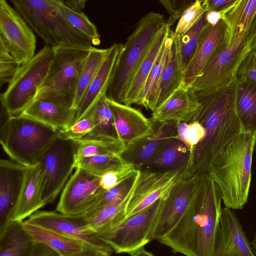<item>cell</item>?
<instances>
[{"label": "cell", "mask_w": 256, "mask_h": 256, "mask_svg": "<svg viewBox=\"0 0 256 256\" xmlns=\"http://www.w3.org/2000/svg\"><path fill=\"white\" fill-rule=\"evenodd\" d=\"M200 176L185 177L178 181L162 198L161 206L150 235L158 240L176 225L191 203Z\"/></svg>", "instance_id": "cell-14"}, {"label": "cell", "mask_w": 256, "mask_h": 256, "mask_svg": "<svg viewBox=\"0 0 256 256\" xmlns=\"http://www.w3.org/2000/svg\"><path fill=\"white\" fill-rule=\"evenodd\" d=\"M256 46V18L246 31L226 26L224 37L190 86L195 92H206L230 84L238 68Z\"/></svg>", "instance_id": "cell-5"}, {"label": "cell", "mask_w": 256, "mask_h": 256, "mask_svg": "<svg viewBox=\"0 0 256 256\" xmlns=\"http://www.w3.org/2000/svg\"><path fill=\"white\" fill-rule=\"evenodd\" d=\"M78 144L58 136L42 157V197L46 204L53 203L76 166Z\"/></svg>", "instance_id": "cell-10"}, {"label": "cell", "mask_w": 256, "mask_h": 256, "mask_svg": "<svg viewBox=\"0 0 256 256\" xmlns=\"http://www.w3.org/2000/svg\"><path fill=\"white\" fill-rule=\"evenodd\" d=\"M131 256H154L151 252L142 248L130 254Z\"/></svg>", "instance_id": "cell-54"}, {"label": "cell", "mask_w": 256, "mask_h": 256, "mask_svg": "<svg viewBox=\"0 0 256 256\" xmlns=\"http://www.w3.org/2000/svg\"><path fill=\"white\" fill-rule=\"evenodd\" d=\"M162 198L144 210L126 218L102 239L116 254H131L143 248L151 241L150 235L158 218Z\"/></svg>", "instance_id": "cell-11"}, {"label": "cell", "mask_w": 256, "mask_h": 256, "mask_svg": "<svg viewBox=\"0 0 256 256\" xmlns=\"http://www.w3.org/2000/svg\"><path fill=\"white\" fill-rule=\"evenodd\" d=\"M108 52V48L92 46L82 68L72 108H78L90 86L100 69Z\"/></svg>", "instance_id": "cell-36"}, {"label": "cell", "mask_w": 256, "mask_h": 256, "mask_svg": "<svg viewBox=\"0 0 256 256\" xmlns=\"http://www.w3.org/2000/svg\"><path fill=\"white\" fill-rule=\"evenodd\" d=\"M194 1L188 0H160L159 2L164 6L168 14L166 24L172 26L180 20L185 10Z\"/></svg>", "instance_id": "cell-46"}, {"label": "cell", "mask_w": 256, "mask_h": 256, "mask_svg": "<svg viewBox=\"0 0 256 256\" xmlns=\"http://www.w3.org/2000/svg\"><path fill=\"white\" fill-rule=\"evenodd\" d=\"M26 168L11 159L0 160V229L9 221L14 212Z\"/></svg>", "instance_id": "cell-21"}, {"label": "cell", "mask_w": 256, "mask_h": 256, "mask_svg": "<svg viewBox=\"0 0 256 256\" xmlns=\"http://www.w3.org/2000/svg\"><path fill=\"white\" fill-rule=\"evenodd\" d=\"M111 254L86 245L84 250L73 256H110Z\"/></svg>", "instance_id": "cell-50"}, {"label": "cell", "mask_w": 256, "mask_h": 256, "mask_svg": "<svg viewBox=\"0 0 256 256\" xmlns=\"http://www.w3.org/2000/svg\"><path fill=\"white\" fill-rule=\"evenodd\" d=\"M100 177L76 168L62 190L56 211L68 214H84L104 190Z\"/></svg>", "instance_id": "cell-16"}, {"label": "cell", "mask_w": 256, "mask_h": 256, "mask_svg": "<svg viewBox=\"0 0 256 256\" xmlns=\"http://www.w3.org/2000/svg\"><path fill=\"white\" fill-rule=\"evenodd\" d=\"M226 25L221 20L213 26L208 24L200 36L195 53L186 68L183 84L190 86L200 74L217 48L222 41Z\"/></svg>", "instance_id": "cell-24"}, {"label": "cell", "mask_w": 256, "mask_h": 256, "mask_svg": "<svg viewBox=\"0 0 256 256\" xmlns=\"http://www.w3.org/2000/svg\"><path fill=\"white\" fill-rule=\"evenodd\" d=\"M76 109L44 100H34L20 116L51 126L58 131L69 128L74 122Z\"/></svg>", "instance_id": "cell-25"}, {"label": "cell", "mask_w": 256, "mask_h": 256, "mask_svg": "<svg viewBox=\"0 0 256 256\" xmlns=\"http://www.w3.org/2000/svg\"><path fill=\"white\" fill-rule=\"evenodd\" d=\"M205 136V129L198 121L194 120L188 124L185 144L190 150V155L192 153L195 147L201 142Z\"/></svg>", "instance_id": "cell-48"}, {"label": "cell", "mask_w": 256, "mask_h": 256, "mask_svg": "<svg viewBox=\"0 0 256 256\" xmlns=\"http://www.w3.org/2000/svg\"><path fill=\"white\" fill-rule=\"evenodd\" d=\"M170 28L166 24L135 74L126 96L124 104H137L146 80L168 34Z\"/></svg>", "instance_id": "cell-31"}, {"label": "cell", "mask_w": 256, "mask_h": 256, "mask_svg": "<svg viewBox=\"0 0 256 256\" xmlns=\"http://www.w3.org/2000/svg\"><path fill=\"white\" fill-rule=\"evenodd\" d=\"M250 245L253 253L256 256V236L254 238L252 242H250Z\"/></svg>", "instance_id": "cell-55"}, {"label": "cell", "mask_w": 256, "mask_h": 256, "mask_svg": "<svg viewBox=\"0 0 256 256\" xmlns=\"http://www.w3.org/2000/svg\"><path fill=\"white\" fill-rule=\"evenodd\" d=\"M23 225L36 242L46 245L61 256H73L84 250L87 245L80 240L25 220Z\"/></svg>", "instance_id": "cell-27"}, {"label": "cell", "mask_w": 256, "mask_h": 256, "mask_svg": "<svg viewBox=\"0 0 256 256\" xmlns=\"http://www.w3.org/2000/svg\"><path fill=\"white\" fill-rule=\"evenodd\" d=\"M36 243L23 221L8 222L0 229V256H32Z\"/></svg>", "instance_id": "cell-26"}, {"label": "cell", "mask_w": 256, "mask_h": 256, "mask_svg": "<svg viewBox=\"0 0 256 256\" xmlns=\"http://www.w3.org/2000/svg\"><path fill=\"white\" fill-rule=\"evenodd\" d=\"M255 149L256 150V143H255Z\"/></svg>", "instance_id": "cell-56"}, {"label": "cell", "mask_w": 256, "mask_h": 256, "mask_svg": "<svg viewBox=\"0 0 256 256\" xmlns=\"http://www.w3.org/2000/svg\"><path fill=\"white\" fill-rule=\"evenodd\" d=\"M0 142L10 158L25 166L38 164L58 136L55 128L22 116L0 125Z\"/></svg>", "instance_id": "cell-6"}, {"label": "cell", "mask_w": 256, "mask_h": 256, "mask_svg": "<svg viewBox=\"0 0 256 256\" xmlns=\"http://www.w3.org/2000/svg\"><path fill=\"white\" fill-rule=\"evenodd\" d=\"M237 80L217 89L196 92L202 104L196 119L206 136L189 156L187 177L208 174L211 164L244 131L236 111Z\"/></svg>", "instance_id": "cell-1"}, {"label": "cell", "mask_w": 256, "mask_h": 256, "mask_svg": "<svg viewBox=\"0 0 256 256\" xmlns=\"http://www.w3.org/2000/svg\"><path fill=\"white\" fill-rule=\"evenodd\" d=\"M54 55V49L45 45L30 61L20 66L0 95L2 107L10 118L20 116L32 102L47 74Z\"/></svg>", "instance_id": "cell-9"}, {"label": "cell", "mask_w": 256, "mask_h": 256, "mask_svg": "<svg viewBox=\"0 0 256 256\" xmlns=\"http://www.w3.org/2000/svg\"><path fill=\"white\" fill-rule=\"evenodd\" d=\"M256 140V133L242 132L210 167L208 175L229 209L242 210L248 201Z\"/></svg>", "instance_id": "cell-3"}, {"label": "cell", "mask_w": 256, "mask_h": 256, "mask_svg": "<svg viewBox=\"0 0 256 256\" xmlns=\"http://www.w3.org/2000/svg\"><path fill=\"white\" fill-rule=\"evenodd\" d=\"M30 27L53 49L70 46L89 48L94 42L68 24L51 0H12Z\"/></svg>", "instance_id": "cell-7"}, {"label": "cell", "mask_w": 256, "mask_h": 256, "mask_svg": "<svg viewBox=\"0 0 256 256\" xmlns=\"http://www.w3.org/2000/svg\"><path fill=\"white\" fill-rule=\"evenodd\" d=\"M36 43L34 34L19 12L0 0V46L22 65L35 56Z\"/></svg>", "instance_id": "cell-12"}, {"label": "cell", "mask_w": 256, "mask_h": 256, "mask_svg": "<svg viewBox=\"0 0 256 256\" xmlns=\"http://www.w3.org/2000/svg\"><path fill=\"white\" fill-rule=\"evenodd\" d=\"M118 140L124 150L130 144L154 131V123L139 110L108 98Z\"/></svg>", "instance_id": "cell-19"}, {"label": "cell", "mask_w": 256, "mask_h": 256, "mask_svg": "<svg viewBox=\"0 0 256 256\" xmlns=\"http://www.w3.org/2000/svg\"><path fill=\"white\" fill-rule=\"evenodd\" d=\"M236 80L237 114L244 132L256 133V82Z\"/></svg>", "instance_id": "cell-32"}, {"label": "cell", "mask_w": 256, "mask_h": 256, "mask_svg": "<svg viewBox=\"0 0 256 256\" xmlns=\"http://www.w3.org/2000/svg\"><path fill=\"white\" fill-rule=\"evenodd\" d=\"M90 48L63 46L54 49L47 74L32 100H47L72 108L80 76Z\"/></svg>", "instance_id": "cell-8"}, {"label": "cell", "mask_w": 256, "mask_h": 256, "mask_svg": "<svg viewBox=\"0 0 256 256\" xmlns=\"http://www.w3.org/2000/svg\"><path fill=\"white\" fill-rule=\"evenodd\" d=\"M136 183L128 195L121 202L99 210L88 216H85L90 228L102 238L126 218V208Z\"/></svg>", "instance_id": "cell-33"}, {"label": "cell", "mask_w": 256, "mask_h": 256, "mask_svg": "<svg viewBox=\"0 0 256 256\" xmlns=\"http://www.w3.org/2000/svg\"><path fill=\"white\" fill-rule=\"evenodd\" d=\"M188 128V124L178 122L176 128V134L174 136V138L185 144L186 137Z\"/></svg>", "instance_id": "cell-51"}, {"label": "cell", "mask_w": 256, "mask_h": 256, "mask_svg": "<svg viewBox=\"0 0 256 256\" xmlns=\"http://www.w3.org/2000/svg\"><path fill=\"white\" fill-rule=\"evenodd\" d=\"M43 171L40 162L26 167L22 188L8 222L23 221L44 207Z\"/></svg>", "instance_id": "cell-23"}, {"label": "cell", "mask_w": 256, "mask_h": 256, "mask_svg": "<svg viewBox=\"0 0 256 256\" xmlns=\"http://www.w3.org/2000/svg\"><path fill=\"white\" fill-rule=\"evenodd\" d=\"M94 127L92 112L86 117L73 124L68 129L58 131V137L64 140H79L90 134Z\"/></svg>", "instance_id": "cell-43"}, {"label": "cell", "mask_w": 256, "mask_h": 256, "mask_svg": "<svg viewBox=\"0 0 256 256\" xmlns=\"http://www.w3.org/2000/svg\"><path fill=\"white\" fill-rule=\"evenodd\" d=\"M211 256H255L235 213L222 208Z\"/></svg>", "instance_id": "cell-17"}, {"label": "cell", "mask_w": 256, "mask_h": 256, "mask_svg": "<svg viewBox=\"0 0 256 256\" xmlns=\"http://www.w3.org/2000/svg\"><path fill=\"white\" fill-rule=\"evenodd\" d=\"M174 34V31L170 29L136 104L150 109L152 112L157 108L162 74L172 43Z\"/></svg>", "instance_id": "cell-30"}, {"label": "cell", "mask_w": 256, "mask_h": 256, "mask_svg": "<svg viewBox=\"0 0 256 256\" xmlns=\"http://www.w3.org/2000/svg\"><path fill=\"white\" fill-rule=\"evenodd\" d=\"M140 172L138 180L126 208V218L150 206L162 198L178 181L186 177L185 168Z\"/></svg>", "instance_id": "cell-15"}, {"label": "cell", "mask_w": 256, "mask_h": 256, "mask_svg": "<svg viewBox=\"0 0 256 256\" xmlns=\"http://www.w3.org/2000/svg\"><path fill=\"white\" fill-rule=\"evenodd\" d=\"M236 0H202V6L206 12L215 10L220 12L232 4Z\"/></svg>", "instance_id": "cell-49"}, {"label": "cell", "mask_w": 256, "mask_h": 256, "mask_svg": "<svg viewBox=\"0 0 256 256\" xmlns=\"http://www.w3.org/2000/svg\"><path fill=\"white\" fill-rule=\"evenodd\" d=\"M165 24L164 15L158 12H150L140 20L134 30L122 44L106 93L108 98L124 103L135 74Z\"/></svg>", "instance_id": "cell-4"}, {"label": "cell", "mask_w": 256, "mask_h": 256, "mask_svg": "<svg viewBox=\"0 0 256 256\" xmlns=\"http://www.w3.org/2000/svg\"><path fill=\"white\" fill-rule=\"evenodd\" d=\"M62 1L68 8L78 12H81L84 8L87 2L86 0H66Z\"/></svg>", "instance_id": "cell-52"}, {"label": "cell", "mask_w": 256, "mask_h": 256, "mask_svg": "<svg viewBox=\"0 0 256 256\" xmlns=\"http://www.w3.org/2000/svg\"><path fill=\"white\" fill-rule=\"evenodd\" d=\"M184 74L179 38L174 34L172 43L162 74L157 108L183 84Z\"/></svg>", "instance_id": "cell-28"}, {"label": "cell", "mask_w": 256, "mask_h": 256, "mask_svg": "<svg viewBox=\"0 0 256 256\" xmlns=\"http://www.w3.org/2000/svg\"><path fill=\"white\" fill-rule=\"evenodd\" d=\"M92 112L94 127L90 134L79 140H118L112 114L106 95L99 100Z\"/></svg>", "instance_id": "cell-34"}, {"label": "cell", "mask_w": 256, "mask_h": 256, "mask_svg": "<svg viewBox=\"0 0 256 256\" xmlns=\"http://www.w3.org/2000/svg\"><path fill=\"white\" fill-rule=\"evenodd\" d=\"M126 162L118 155H100L86 158L76 164V168H82L98 177L116 170Z\"/></svg>", "instance_id": "cell-40"}, {"label": "cell", "mask_w": 256, "mask_h": 256, "mask_svg": "<svg viewBox=\"0 0 256 256\" xmlns=\"http://www.w3.org/2000/svg\"><path fill=\"white\" fill-rule=\"evenodd\" d=\"M76 164L80 160L100 155L120 156L124 150L118 140H77Z\"/></svg>", "instance_id": "cell-39"}, {"label": "cell", "mask_w": 256, "mask_h": 256, "mask_svg": "<svg viewBox=\"0 0 256 256\" xmlns=\"http://www.w3.org/2000/svg\"><path fill=\"white\" fill-rule=\"evenodd\" d=\"M178 122L158 123L159 125L154 133L129 145L121 154V158L138 170L174 138Z\"/></svg>", "instance_id": "cell-20"}, {"label": "cell", "mask_w": 256, "mask_h": 256, "mask_svg": "<svg viewBox=\"0 0 256 256\" xmlns=\"http://www.w3.org/2000/svg\"><path fill=\"white\" fill-rule=\"evenodd\" d=\"M25 221L80 240L88 245L111 254L114 252L110 246L90 228L84 214L38 210Z\"/></svg>", "instance_id": "cell-13"}, {"label": "cell", "mask_w": 256, "mask_h": 256, "mask_svg": "<svg viewBox=\"0 0 256 256\" xmlns=\"http://www.w3.org/2000/svg\"><path fill=\"white\" fill-rule=\"evenodd\" d=\"M122 44L114 43L108 48V53L100 69L77 108L74 124L89 114L99 100L106 95L118 62Z\"/></svg>", "instance_id": "cell-22"}, {"label": "cell", "mask_w": 256, "mask_h": 256, "mask_svg": "<svg viewBox=\"0 0 256 256\" xmlns=\"http://www.w3.org/2000/svg\"><path fill=\"white\" fill-rule=\"evenodd\" d=\"M206 12L202 6V0H196L184 12L178 21L174 36L180 37L193 27Z\"/></svg>", "instance_id": "cell-42"}, {"label": "cell", "mask_w": 256, "mask_h": 256, "mask_svg": "<svg viewBox=\"0 0 256 256\" xmlns=\"http://www.w3.org/2000/svg\"><path fill=\"white\" fill-rule=\"evenodd\" d=\"M208 24L204 14L193 27L182 36L178 37L181 60L184 72L195 53L202 34Z\"/></svg>", "instance_id": "cell-41"}, {"label": "cell", "mask_w": 256, "mask_h": 256, "mask_svg": "<svg viewBox=\"0 0 256 256\" xmlns=\"http://www.w3.org/2000/svg\"><path fill=\"white\" fill-rule=\"evenodd\" d=\"M219 188L208 175L200 176L196 192L174 228L158 240L174 253L211 256L222 208Z\"/></svg>", "instance_id": "cell-2"}, {"label": "cell", "mask_w": 256, "mask_h": 256, "mask_svg": "<svg viewBox=\"0 0 256 256\" xmlns=\"http://www.w3.org/2000/svg\"><path fill=\"white\" fill-rule=\"evenodd\" d=\"M202 108L192 88L182 84L152 112L150 120L154 124L170 121L190 124L196 120Z\"/></svg>", "instance_id": "cell-18"}, {"label": "cell", "mask_w": 256, "mask_h": 256, "mask_svg": "<svg viewBox=\"0 0 256 256\" xmlns=\"http://www.w3.org/2000/svg\"><path fill=\"white\" fill-rule=\"evenodd\" d=\"M140 172L138 170L134 175L116 186L108 190H104L82 214L86 216L99 210L121 202L136 184Z\"/></svg>", "instance_id": "cell-38"}, {"label": "cell", "mask_w": 256, "mask_h": 256, "mask_svg": "<svg viewBox=\"0 0 256 256\" xmlns=\"http://www.w3.org/2000/svg\"><path fill=\"white\" fill-rule=\"evenodd\" d=\"M205 18L208 24L214 26L222 20L221 14L215 10L208 11L205 13Z\"/></svg>", "instance_id": "cell-53"}, {"label": "cell", "mask_w": 256, "mask_h": 256, "mask_svg": "<svg viewBox=\"0 0 256 256\" xmlns=\"http://www.w3.org/2000/svg\"><path fill=\"white\" fill-rule=\"evenodd\" d=\"M138 170L132 164L126 162L121 168L100 177V186L104 190L111 189L132 176Z\"/></svg>", "instance_id": "cell-44"}, {"label": "cell", "mask_w": 256, "mask_h": 256, "mask_svg": "<svg viewBox=\"0 0 256 256\" xmlns=\"http://www.w3.org/2000/svg\"><path fill=\"white\" fill-rule=\"evenodd\" d=\"M238 80L256 82V46L246 55L240 64L236 76Z\"/></svg>", "instance_id": "cell-47"}, {"label": "cell", "mask_w": 256, "mask_h": 256, "mask_svg": "<svg viewBox=\"0 0 256 256\" xmlns=\"http://www.w3.org/2000/svg\"><path fill=\"white\" fill-rule=\"evenodd\" d=\"M189 156L186 145L174 138L138 170L166 171L186 168Z\"/></svg>", "instance_id": "cell-29"}, {"label": "cell", "mask_w": 256, "mask_h": 256, "mask_svg": "<svg viewBox=\"0 0 256 256\" xmlns=\"http://www.w3.org/2000/svg\"><path fill=\"white\" fill-rule=\"evenodd\" d=\"M60 16L74 28L92 40L94 44L100 43V35L95 24L82 12L74 11L65 5L62 0H51Z\"/></svg>", "instance_id": "cell-37"}, {"label": "cell", "mask_w": 256, "mask_h": 256, "mask_svg": "<svg viewBox=\"0 0 256 256\" xmlns=\"http://www.w3.org/2000/svg\"><path fill=\"white\" fill-rule=\"evenodd\" d=\"M220 12L227 26L239 32L246 31L256 18V0H236Z\"/></svg>", "instance_id": "cell-35"}, {"label": "cell", "mask_w": 256, "mask_h": 256, "mask_svg": "<svg viewBox=\"0 0 256 256\" xmlns=\"http://www.w3.org/2000/svg\"><path fill=\"white\" fill-rule=\"evenodd\" d=\"M20 66L6 50L0 46V86L9 83Z\"/></svg>", "instance_id": "cell-45"}]
</instances>
